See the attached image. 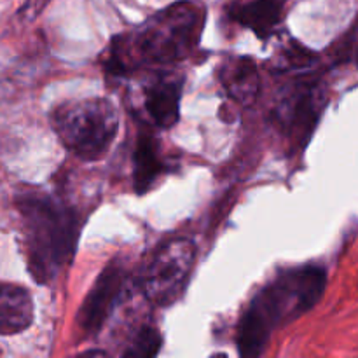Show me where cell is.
Segmentation results:
<instances>
[{
  "mask_svg": "<svg viewBox=\"0 0 358 358\" xmlns=\"http://www.w3.org/2000/svg\"><path fill=\"white\" fill-rule=\"evenodd\" d=\"M203 3L182 0L150 16L133 35L115 38L105 69L124 76L140 65H173L192 55L205 28Z\"/></svg>",
  "mask_w": 358,
  "mask_h": 358,
  "instance_id": "6da1fadb",
  "label": "cell"
},
{
  "mask_svg": "<svg viewBox=\"0 0 358 358\" xmlns=\"http://www.w3.org/2000/svg\"><path fill=\"white\" fill-rule=\"evenodd\" d=\"M325 285L327 273L317 264L280 273L255 294L241 315L236 339L240 355H261L276 329L308 313L322 299Z\"/></svg>",
  "mask_w": 358,
  "mask_h": 358,
  "instance_id": "7a4b0ae2",
  "label": "cell"
},
{
  "mask_svg": "<svg viewBox=\"0 0 358 358\" xmlns=\"http://www.w3.org/2000/svg\"><path fill=\"white\" fill-rule=\"evenodd\" d=\"M16 208L23 222L28 269L38 283L51 282L76 254L79 215L69 205L41 191L20 192Z\"/></svg>",
  "mask_w": 358,
  "mask_h": 358,
  "instance_id": "3957f363",
  "label": "cell"
},
{
  "mask_svg": "<svg viewBox=\"0 0 358 358\" xmlns=\"http://www.w3.org/2000/svg\"><path fill=\"white\" fill-rule=\"evenodd\" d=\"M51 126L70 152L84 161H96L117 136L119 114L107 98H77L52 108Z\"/></svg>",
  "mask_w": 358,
  "mask_h": 358,
  "instance_id": "277c9868",
  "label": "cell"
},
{
  "mask_svg": "<svg viewBox=\"0 0 358 358\" xmlns=\"http://www.w3.org/2000/svg\"><path fill=\"white\" fill-rule=\"evenodd\" d=\"M194 259L196 247L187 238H175L161 245L143 269L140 280L143 296L157 306L173 304L191 278Z\"/></svg>",
  "mask_w": 358,
  "mask_h": 358,
  "instance_id": "5b68a950",
  "label": "cell"
},
{
  "mask_svg": "<svg viewBox=\"0 0 358 358\" xmlns=\"http://www.w3.org/2000/svg\"><path fill=\"white\" fill-rule=\"evenodd\" d=\"M126 282V269L119 259H114L98 275L93 289L84 297L77 313V325L84 338L98 334L121 299Z\"/></svg>",
  "mask_w": 358,
  "mask_h": 358,
  "instance_id": "8992f818",
  "label": "cell"
},
{
  "mask_svg": "<svg viewBox=\"0 0 358 358\" xmlns=\"http://www.w3.org/2000/svg\"><path fill=\"white\" fill-rule=\"evenodd\" d=\"M182 77L156 73L143 87V108L157 128H171L180 115Z\"/></svg>",
  "mask_w": 358,
  "mask_h": 358,
  "instance_id": "52a82bcc",
  "label": "cell"
},
{
  "mask_svg": "<svg viewBox=\"0 0 358 358\" xmlns=\"http://www.w3.org/2000/svg\"><path fill=\"white\" fill-rule=\"evenodd\" d=\"M220 83L234 101L243 107L255 103L261 91L257 65L247 56H229L220 63Z\"/></svg>",
  "mask_w": 358,
  "mask_h": 358,
  "instance_id": "ba28073f",
  "label": "cell"
},
{
  "mask_svg": "<svg viewBox=\"0 0 358 358\" xmlns=\"http://www.w3.org/2000/svg\"><path fill=\"white\" fill-rule=\"evenodd\" d=\"M289 0H250L245 3H233L229 7L231 20L245 28H250L261 41L271 37L285 16Z\"/></svg>",
  "mask_w": 358,
  "mask_h": 358,
  "instance_id": "9c48e42d",
  "label": "cell"
},
{
  "mask_svg": "<svg viewBox=\"0 0 358 358\" xmlns=\"http://www.w3.org/2000/svg\"><path fill=\"white\" fill-rule=\"evenodd\" d=\"M34 322V301L24 287L0 282V336L27 331Z\"/></svg>",
  "mask_w": 358,
  "mask_h": 358,
  "instance_id": "30bf717a",
  "label": "cell"
},
{
  "mask_svg": "<svg viewBox=\"0 0 358 358\" xmlns=\"http://www.w3.org/2000/svg\"><path fill=\"white\" fill-rule=\"evenodd\" d=\"M318 107L320 103H318L317 87L313 84H306V87L287 98L276 114L289 131H301L304 138V133L308 135L317 122Z\"/></svg>",
  "mask_w": 358,
  "mask_h": 358,
  "instance_id": "8fae6325",
  "label": "cell"
},
{
  "mask_svg": "<svg viewBox=\"0 0 358 358\" xmlns=\"http://www.w3.org/2000/svg\"><path fill=\"white\" fill-rule=\"evenodd\" d=\"M164 171V163L159 156V145L152 133L142 129L136 140L135 157H133V184L138 194H143L150 189Z\"/></svg>",
  "mask_w": 358,
  "mask_h": 358,
  "instance_id": "7c38bea8",
  "label": "cell"
},
{
  "mask_svg": "<svg viewBox=\"0 0 358 358\" xmlns=\"http://www.w3.org/2000/svg\"><path fill=\"white\" fill-rule=\"evenodd\" d=\"M161 346H163V338H161L159 331L156 327H142L128 350H124L122 355L124 357H135V358H150L156 357L159 353Z\"/></svg>",
  "mask_w": 358,
  "mask_h": 358,
  "instance_id": "4fadbf2b",
  "label": "cell"
},
{
  "mask_svg": "<svg viewBox=\"0 0 358 358\" xmlns=\"http://www.w3.org/2000/svg\"><path fill=\"white\" fill-rule=\"evenodd\" d=\"M357 63H358V56H357Z\"/></svg>",
  "mask_w": 358,
  "mask_h": 358,
  "instance_id": "5bb4252c",
  "label": "cell"
}]
</instances>
